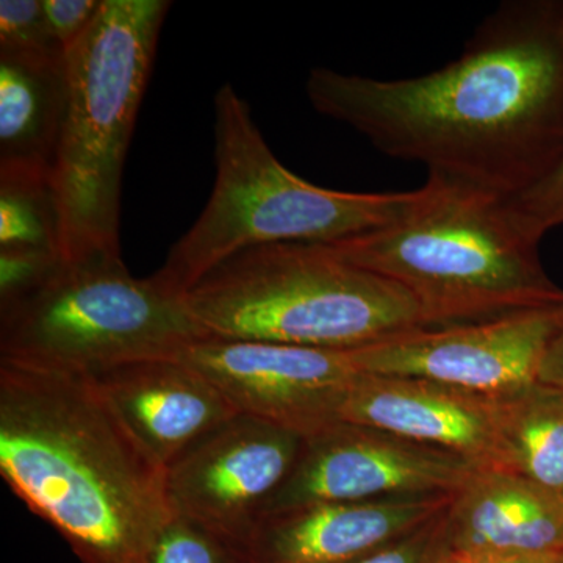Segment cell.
I'll return each instance as SVG.
<instances>
[{"label":"cell","mask_w":563,"mask_h":563,"mask_svg":"<svg viewBox=\"0 0 563 563\" xmlns=\"http://www.w3.org/2000/svg\"><path fill=\"white\" fill-rule=\"evenodd\" d=\"M307 98L428 179L512 201L563 162V0H507L443 68L383 80L314 68Z\"/></svg>","instance_id":"cell-1"},{"label":"cell","mask_w":563,"mask_h":563,"mask_svg":"<svg viewBox=\"0 0 563 563\" xmlns=\"http://www.w3.org/2000/svg\"><path fill=\"white\" fill-rule=\"evenodd\" d=\"M0 474L80 563H143L173 517L165 468L85 374L0 362Z\"/></svg>","instance_id":"cell-2"},{"label":"cell","mask_w":563,"mask_h":563,"mask_svg":"<svg viewBox=\"0 0 563 563\" xmlns=\"http://www.w3.org/2000/svg\"><path fill=\"white\" fill-rule=\"evenodd\" d=\"M429 196L387 228L324 243L336 255L401 287L426 329L490 321L563 303L539 242L506 201L428 179Z\"/></svg>","instance_id":"cell-3"},{"label":"cell","mask_w":563,"mask_h":563,"mask_svg":"<svg viewBox=\"0 0 563 563\" xmlns=\"http://www.w3.org/2000/svg\"><path fill=\"white\" fill-rule=\"evenodd\" d=\"M213 191L152 279L184 298L236 252L269 243H333L387 228L417 209L429 185L402 192L328 190L285 168L231 84L214 96Z\"/></svg>","instance_id":"cell-4"},{"label":"cell","mask_w":563,"mask_h":563,"mask_svg":"<svg viewBox=\"0 0 563 563\" xmlns=\"http://www.w3.org/2000/svg\"><path fill=\"white\" fill-rule=\"evenodd\" d=\"M207 336L354 350L426 329L398 285L324 243H269L236 252L185 292Z\"/></svg>","instance_id":"cell-5"},{"label":"cell","mask_w":563,"mask_h":563,"mask_svg":"<svg viewBox=\"0 0 563 563\" xmlns=\"http://www.w3.org/2000/svg\"><path fill=\"white\" fill-rule=\"evenodd\" d=\"M169 9L166 0H102L66 55L68 103L54 166L65 261L121 255L122 172Z\"/></svg>","instance_id":"cell-6"},{"label":"cell","mask_w":563,"mask_h":563,"mask_svg":"<svg viewBox=\"0 0 563 563\" xmlns=\"http://www.w3.org/2000/svg\"><path fill=\"white\" fill-rule=\"evenodd\" d=\"M207 336L185 299L129 273L121 255L63 261L49 280L0 312V362L98 376L177 357Z\"/></svg>","instance_id":"cell-7"},{"label":"cell","mask_w":563,"mask_h":563,"mask_svg":"<svg viewBox=\"0 0 563 563\" xmlns=\"http://www.w3.org/2000/svg\"><path fill=\"white\" fill-rule=\"evenodd\" d=\"M563 331V303L442 329L390 336L351 350L365 374L417 377L477 393L510 395L537 383L540 363Z\"/></svg>","instance_id":"cell-8"},{"label":"cell","mask_w":563,"mask_h":563,"mask_svg":"<svg viewBox=\"0 0 563 563\" xmlns=\"http://www.w3.org/2000/svg\"><path fill=\"white\" fill-rule=\"evenodd\" d=\"M476 472L439 448L340 421L303 439L290 476L262 517L307 504L455 495Z\"/></svg>","instance_id":"cell-9"},{"label":"cell","mask_w":563,"mask_h":563,"mask_svg":"<svg viewBox=\"0 0 563 563\" xmlns=\"http://www.w3.org/2000/svg\"><path fill=\"white\" fill-rule=\"evenodd\" d=\"M303 439L262 418L236 415L165 470L172 514L243 548L290 476Z\"/></svg>","instance_id":"cell-10"},{"label":"cell","mask_w":563,"mask_h":563,"mask_svg":"<svg viewBox=\"0 0 563 563\" xmlns=\"http://www.w3.org/2000/svg\"><path fill=\"white\" fill-rule=\"evenodd\" d=\"M177 358L195 366L240 413L310 437L340 422L361 369L351 350L203 336Z\"/></svg>","instance_id":"cell-11"},{"label":"cell","mask_w":563,"mask_h":563,"mask_svg":"<svg viewBox=\"0 0 563 563\" xmlns=\"http://www.w3.org/2000/svg\"><path fill=\"white\" fill-rule=\"evenodd\" d=\"M340 421L439 448L477 470H506L496 398L451 385L362 373L344 399Z\"/></svg>","instance_id":"cell-12"},{"label":"cell","mask_w":563,"mask_h":563,"mask_svg":"<svg viewBox=\"0 0 563 563\" xmlns=\"http://www.w3.org/2000/svg\"><path fill=\"white\" fill-rule=\"evenodd\" d=\"M455 495L317 503L266 514L244 554L250 563H352L421 528Z\"/></svg>","instance_id":"cell-13"},{"label":"cell","mask_w":563,"mask_h":563,"mask_svg":"<svg viewBox=\"0 0 563 563\" xmlns=\"http://www.w3.org/2000/svg\"><path fill=\"white\" fill-rule=\"evenodd\" d=\"M92 377L129 431L165 470L240 415L209 377L177 357L128 363Z\"/></svg>","instance_id":"cell-14"},{"label":"cell","mask_w":563,"mask_h":563,"mask_svg":"<svg viewBox=\"0 0 563 563\" xmlns=\"http://www.w3.org/2000/svg\"><path fill=\"white\" fill-rule=\"evenodd\" d=\"M455 555L555 554L563 550V496L506 470H479L450 509Z\"/></svg>","instance_id":"cell-15"},{"label":"cell","mask_w":563,"mask_h":563,"mask_svg":"<svg viewBox=\"0 0 563 563\" xmlns=\"http://www.w3.org/2000/svg\"><path fill=\"white\" fill-rule=\"evenodd\" d=\"M66 103V57L0 54V169L54 173Z\"/></svg>","instance_id":"cell-16"},{"label":"cell","mask_w":563,"mask_h":563,"mask_svg":"<svg viewBox=\"0 0 563 563\" xmlns=\"http://www.w3.org/2000/svg\"><path fill=\"white\" fill-rule=\"evenodd\" d=\"M496 402L506 472L563 496V393L536 383Z\"/></svg>","instance_id":"cell-17"},{"label":"cell","mask_w":563,"mask_h":563,"mask_svg":"<svg viewBox=\"0 0 563 563\" xmlns=\"http://www.w3.org/2000/svg\"><path fill=\"white\" fill-rule=\"evenodd\" d=\"M0 250L62 255V213L54 173L0 169Z\"/></svg>","instance_id":"cell-18"},{"label":"cell","mask_w":563,"mask_h":563,"mask_svg":"<svg viewBox=\"0 0 563 563\" xmlns=\"http://www.w3.org/2000/svg\"><path fill=\"white\" fill-rule=\"evenodd\" d=\"M143 563H250L243 548L174 515L155 537Z\"/></svg>","instance_id":"cell-19"},{"label":"cell","mask_w":563,"mask_h":563,"mask_svg":"<svg viewBox=\"0 0 563 563\" xmlns=\"http://www.w3.org/2000/svg\"><path fill=\"white\" fill-rule=\"evenodd\" d=\"M0 54L66 57L52 35L41 0L0 2Z\"/></svg>","instance_id":"cell-20"},{"label":"cell","mask_w":563,"mask_h":563,"mask_svg":"<svg viewBox=\"0 0 563 563\" xmlns=\"http://www.w3.org/2000/svg\"><path fill=\"white\" fill-rule=\"evenodd\" d=\"M450 509L451 506L421 528L352 563H450Z\"/></svg>","instance_id":"cell-21"},{"label":"cell","mask_w":563,"mask_h":563,"mask_svg":"<svg viewBox=\"0 0 563 563\" xmlns=\"http://www.w3.org/2000/svg\"><path fill=\"white\" fill-rule=\"evenodd\" d=\"M63 261L51 252L0 250V312L38 290Z\"/></svg>","instance_id":"cell-22"},{"label":"cell","mask_w":563,"mask_h":563,"mask_svg":"<svg viewBox=\"0 0 563 563\" xmlns=\"http://www.w3.org/2000/svg\"><path fill=\"white\" fill-rule=\"evenodd\" d=\"M506 206L521 231L542 242L548 232L563 225V162L547 180Z\"/></svg>","instance_id":"cell-23"},{"label":"cell","mask_w":563,"mask_h":563,"mask_svg":"<svg viewBox=\"0 0 563 563\" xmlns=\"http://www.w3.org/2000/svg\"><path fill=\"white\" fill-rule=\"evenodd\" d=\"M47 24L66 55L91 27L102 0H41Z\"/></svg>","instance_id":"cell-24"},{"label":"cell","mask_w":563,"mask_h":563,"mask_svg":"<svg viewBox=\"0 0 563 563\" xmlns=\"http://www.w3.org/2000/svg\"><path fill=\"white\" fill-rule=\"evenodd\" d=\"M537 383L563 393V331L554 336L544 352Z\"/></svg>","instance_id":"cell-25"},{"label":"cell","mask_w":563,"mask_h":563,"mask_svg":"<svg viewBox=\"0 0 563 563\" xmlns=\"http://www.w3.org/2000/svg\"><path fill=\"white\" fill-rule=\"evenodd\" d=\"M555 554L485 553L473 555L453 554V558L455 563H553Z\"/></svg>","instance_id":"cell-26"},{"label":"cell","mask_w":563,"mask_h":563,"mask_svg":"<svg viewBox=\"0 0 563 563\" xmlns=\"http://www.w3.org/2000/svg\"><path fill=\"white\" fill-rule=\"evenodd\" d=\"M553 563H563V550L561 553L555 554Z\"/></svg>","instance_id":"cell-27"},{"label":"cell","mask_w":563,"mask_h":563,"mask_svg":"<svg viewBox=\"0 0 563 563\" xmlns=\"http://www.w3.org/2000/svg\"><path fill=\"white\" fill-rule=\"evenodd\" d=\"M450 563H455V562H454V558H451V561H450Z\"/></svg>","instance_id":"cell-28"}]
</instances>
